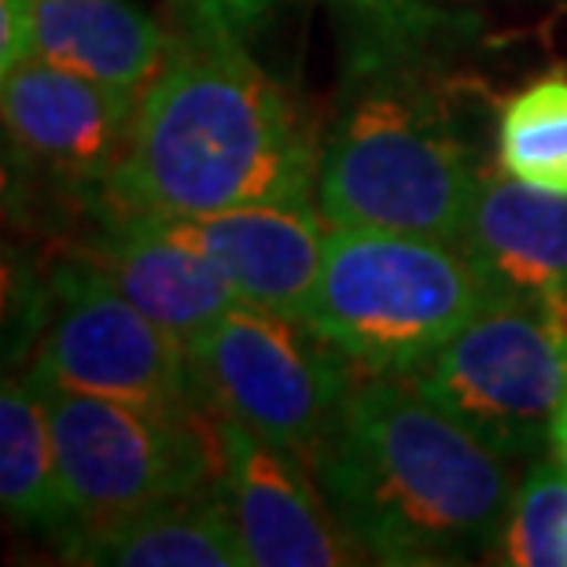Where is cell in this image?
<instances>
[{
    "label": "cell",
    "mask_w": 567,
    "mask_h": 567,
    "mask_svg": "<svg viewBox=\"0 0 567 567\" xmlns=\"http://www.w3.org/2000/svg\"><path fill=\"white\" fill-rule=\"evenodd\" d=\"M321 144L236 33L185 30L133 115L104 207L192 218L313 203Z\"/></svg>",
    "instance_id": "cell-1"
},
{
    "label": "cell",
    "mask_w": 567,
    "mask_h": 567,
    "mask_svg": "<svg viewBox=\"0 0 567 567\" xmlns=\"http://www.w3.org/2000/svg\"><path fill=\"white\" fill-rule=\"evenodd\" d=\"M310 468L377 564L491 560L516 494L513 461L402 377L361 372Z\"/></svg>",
    "instance_id": "cell-2"
},
{
    "label": "cell",
    "mask_w": 567,
    "mask_h": 567,
    "mask_svg": "<svg viewBox=\"0 0 567 567\" xmlns=\"http://www.w3.org/2000/svg\"><path fill=\"white\" fill-rule=\"evenodd\" d=\"M483 158L413 82L361 89L321 147L313 207L328 229L461 244Z\"/></svg>",
    "instance_id": "cell-3"
},
{
    "label": "cell",
    "mask_w": 567,
    "mask_h": 567,
    "mask_svg": "<svg viewBox=\"0 0 567 567\" xmlns=\"http://www.w3.org/2000/svg\"><path fill=\"white\" fill-rule=\"evenodd\" d=\"M486 299L457 244L328 229L302 321L365 377H410Z\"/></svg>",
    "instance_id": "cell-4"
},
{
    "label": "cell",
    "mask_w": 567,
    "mask_h": 567,
    "mask_svg": "<svg viewBox=\"0 0 567 567\" xmlns=\"http://www.w3.org/2000/svg\"><path fill=\"white\" fill-rule=\"evenodd\" d=\"M431 405L508 461L553 446L567 383V317L530 302L486 299L410 377Z\"/></svg>",
    "instance_id": "cell-5"
},
{
    "label": "cell",
    "mask_w": 567,
    "mask_h": 567,
    "mask_svg": "<svg viewBox=\"0 0 567 567\" xmlns=\"http://www.w3.org/2000/svg\"><path fill=\"white\" fill-rule=\"evenodd\" d=\"M214 416L313 464L361 372L302 317L236 302L188 347Z\"/></svg>",
    "instance_id": "cell-6"
},
{
    "label": "cell",
    "mask_w": 567,
    "mask_h": 567,
    "mask_svg": "<svg viewBox=\"0 0 567 567\" xmlns=\"http://www.w3.org/2000/svg\"><path fill=\"white\" fill-rule=\"evenodd\" d=\"M38 377L74 527L115 524L144 508L210 491L218 480L214 416L155 413Z\"/></svg>",
    "instance_id": "cell-7"
},
{
    "label": "cell",
    "mask_w": 567,
    "mask_h": 567,
    "mask_svg": "<svg viewBox=\"0 0 567 567\" xmlns=\"http://www.w3.org/2000/svg\"><path fill=\"white\" fill-rule=\"evenodd\" d=\"M52 306L33 369L63 388L155 413L214 416L199 399L188 347L137 310L89 258L52 274Z\"/></svg>",
    "instance_id": "cell-8"
},
{
    "label": "cell",
    "mask_w": 567,
    "mask_h": 567,
    "mask_svg": "<svg viewBox=\"0 0 567 567\" xmlns=\"http://www.w3.org/2000/svg\"><path fill=\"white\" fill-rule=\"evenodd\" d=\"M214 491L229 508L251 567H336L365 560L328 508L310 464L225 416H214Z\"/></svg>",
    "instance_id": "cell-9"
},
{
    "label": "cell",
    "mask_w": 567,
    "mask_h": 567,
    "mask_svg": "<svg viewBox=\"0 0 567 567\" xmlns=\"http://www.w3.org/2000/svg\"><path fill=\"white\" fill-rule=\"evenodd\" d=\"M137 100L41 55L4 74V137L22 166L63 188H100L126 155Z\"/></svg>",
    "instance_id": "cell-10"
},
{
    "label": "cell",
    "mask_w": 567,
    "mask_h": 567,
    "mask_svg": "<svg viewBox=\"0 0 567 567\" xmlns=\"http://www.w3.org/2000/svg\"><path fill=\"white\" fill-rule=\"evenodd\" d=\"M457 247L491 299L567 317V196L483 166Z\"/></svg>",
    "instance_id": "cell-11"
},
{
    "label": "cell",
    "mask_w": 567,
    "mask_h": 567,
    "mask_svg": "<svg viewBox=\"0 0 567 567\" xmlns=\"http://www.w3.org/2000/svg\"><path fill=\"white\" fill-rule=\"evenodd\" d=\"M169 233L207 255L240 302L302 317L321 274L328 221L313 203L299 207H236L192 218H158Z\"/></svg>",
    "instance_id": "cell-12"
},
{
    "label": "cell",
    "mask_w": 567,
    "mask_h": 567,
    "mask_svg": "<svg viewBox=\"0 0 567 567\" xmlns=\"http://www.w3.org/2000/svg\"><path fill=\"white\" fill-rule=\"evenodd\" d=\"M78 255L89 258L137 310L185 347L240 302V295L207 255L147 214L107 207V218Z\"/></svg>",
    "instance_id": "cell-13"
},
{
    "label": "cell",
    "mask_w": 567,
    "mask_h": 567,
    "mask_svg": "<svg viewBox=\"0 0 567 567\" xmlns=\"http://www.w3.org/2000/svg\"><path fill=\"white\" fill-rule=\"evenodd\" d=\"M60 549L74 564L104 567H251L214 486L115 524L71 527Z\"/></svg>",
    "instance_id": "cell-14"
},
{
    "label": "cell",
    "mask_w": 567,
    "mask_h": 567,
    "mask_svg": "<svg viewBox=\"0 0 567 567\" xmlns=\"http://www.w3.org/2000/svg\"><path fill=\"white\" fill-rule=\"evenodd\" d=\"M166 30L133 0H38V55L141 96L169 52Z\"/></svg>",
    "instance_id": "cell-15"
},
{
    "label": "cell",
    "mask_w": 567,
    "mask_h": 567,
    "mask_svg": "<svg viewBox=\"0 0 567 567\" xmlns=\"http://www.w3.org/2000/svg\"><path fill=\"white\" fill-rule=\"evenodd\" d=\"M0 505L11 524L60 538L78 524L33 372L8 377L0 388Z\"/></svg>",
    "instance_id": "cell-16"
},
{
    "label": "cell",
    "mask_w": 567,
    "mask_h": 567,
    "mask_svg": "<svg viewBox=\"0 0 567 567\" xmlns=\"http://www.w3.org/2000/svg\"><path fill=\"white\" fill-rule=\"evenodd\" d=\"M497 166L567 196V78L546 74L508 100L497 122Z\"/></svg>",
    "instance_id": "cell-17"
},
{
    "label": "cell",
    "mask_w": 567,
    "mask_h": 567,
    "mask_svg": "<svg viewBox=\"0 0 567 567\" xmlns=\"http://www.w3.org/2000/svg\"><path fill=\"white\" fill-rule=\"evenodd\" d=\"M567 535V464L560 457H535L508 502L502 535L491 553L505 567H564Z\"/></svg>",
    "instance_id": "cell-18"
},
{
    "label": "cell",
    "mask_w": 567,
    "mask_h": 567,
    "mask_svg": "<svg viewBox=\"0 0 567 567\" xmlns=\"http://www.w3.org/2000/svg\"><path fill=\"white\" fill-rule=\"evenodd\" d=\"M280 4L288 0H169L185 30L236 33V38H244L255 22H262Z\"/></svg>",
    "instance_id": "cell-19"
},
{
    "label": "cell",
    "mask_w": 567,
    "mask_h": 567,
    "mask_svg": "<svg viewBox=\"0 0 567 567\" xmlns=\"http://www.w3.org/2000/svg\"><path fill=\"white\" fill-rule=\"evenodd\" d=\"M38 55V0H0V74Z\"/></svg>",
    "instance_id": "cell-20"
},
{
    "label": "cell",
    "mask_w": 567,
    "mask_h": 567,
    "mask_svg": "<svg viewBox=\"0 0 567 567\" xmlns=\"http://www.w3.org/2000/svg\"><path fill=\"white\" fill-rule=\"evenodd\" d=\"M549 453L567 464V383H564V399H560L557 421H553V446H549Z\"/></svg>",
    "instance_id": "cell-21"
},
{
    "label": "cell",
    "mask_w": 567,
    "mask_h": 567,
    "mask_svg": "<svg viewBox=\"0 0 567 567\" xmlns=\"http://www.w3.org/2000/svg\"><path fill=\"white\" fill-rule=\"evenodd\" d=\"M564 567H567V535H564Z\"/></svg>",
    "instance_id": "cell-22"
}]
</instances>
